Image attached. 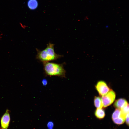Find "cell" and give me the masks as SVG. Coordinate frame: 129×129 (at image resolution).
Segmentation results:
<instances>
[{
    "label": "cell",
    "instance_id": "obj_5",
    "mask_svg": "<svg viewBox=\"0 0 129 129\" xmlns=\"http://www.w3.org/2000/svg\"><path fill=\"white\" fill-rule=\"evenodd\" d=\"M9 110L6 109L5 112L2 117L1 120V125L2 129H7L10 121Z\"/></svg>",
    "mask_w": 129,
    "mask_h": 129
},
{
    "label": "cell",
    "instance_id": "obj_14",
    "mask_svg": "<svg viewBox=\"0 0 129 129\" xmlns=\"http://www.w3.org/2000/svg\"><path fill=\"white\" fill-rule=\"evenodd\" d=\"M129 113H128L126 116V117L125 119V120L126 121V124L128 125H129Z\"/></svg>",
    "mask_w": 129,
    "mask_h": 129
},
{
    "label": "cell",
    "instance_id": "obj_10",
    "mask_svg": "<svg viewBox=\"0 0 129 129\" xmlns=\"http://www.w3.org/2000/svg\"><path fill=\"white\" fill-rule=\"evenodd\" d=\"M120 117H122L125 119V117L122 115L121 109L116 108L112 114V119H116Z\"/></svg>",
    "mask_w": 129,
    "mask_h": 129
},
{
    "label": "cell",
    "instance_id": "obj_8",
    "mask_svg": "<svg viewBox=\"0 0 129 129\" xmlns=\"http://www.w3.org/2000/svg\"><path fill=\"white\" fill-rule=\"evenodd\" d=\"M95 115L97 118L99 119H102L105 116V112L102 108H97L95 111Z\"/></svg>",
    "mask_w": 129,
    "mask_h": 129
},
{
    "label": "cell",
    "instance_id": "obj_3",
    "mask_svg": "<svg viewBox=\"0 0 129 129\" xmlns=\"http://www.w3.org/2000/svg\"><path fill=\"white\" fill-rule=\"evenodd\" d=\"M115 97V93L112 90L106 95L102 96L101 99L103 107L106 108L111 105L114 101Z\"/></svg>",
    "mask_w": 129,
    "mask_h": 129
},
{
    "label": "cell",
    "instance_id": "obj_2",
    "mask_svg": "<svg viewBox=\"0 0 129 129\" xmlns=\"http://www.w3.org/2000/svg\"><path fill=\"white\" fill-rule=\"evenodd\" d=\"M43 63L44 70L46 75L65 77L66 72L64 67V63L58 64L50 62Z\"/></svg>",
    "mask_w": 129,
    "mask_h": 129
},
{
    "label": "cell",
    "instance_id": "obj_6",
    "mask_svg": "<svg viewBox=\"0 0 129 129\" xmlns=\"http://www.w3.org/2000/svg\"><path fill=\"white\" fill-rule=\"evenodd\" d=\"M128 104V102L125 99L120 98L116 100L113 105L116 108L121 109Z\"/></svg>",
    "mask_w": 129,
    "mask_h": 129
},
{
    "label": "cell",
    "instance_id": "obj_1",
    "mask_svg": "<svg viewBox=\"0 0 129 129\" xmlns=\"http://www.w3.org/2000/svg\"><path fill=\"white\" fill-rule=\"evenodd\" d=\"M54 45L49 43L46 48L42 50L36 48V59L43 63L55 60L62 57V55L56 54L54 49Z\"/></svg>",
    "mask_w": 129,
    "mask_h": 129
},
{
    "label": "cell",
    "instance_id": "obj_12",
    "mask_svg": "<svg viewBox=\"0 0 129 129\" xmlns=\"http://www.w3.org/2000/svg\"><path fill=\"white\" fill-rule=\"evenodd\" d=\"M122 114L125 116L129 113V106L128 103L120 109Z\"/></svg>",
    "mask_w": 129,
    "mask_h": 129
},
{
    "label": "cell",
    "instance_id": "obj_15",
    "mask_svg": "<svg viewBox=\"0 0 129 129\" xmlns=\"http://www.w3.org/2000/svg\"><path fill=\"white\" fill-rule=\"evenodd\" d=\"M47 82L46 80H43L42 81L43 84L44 85H46Z\"/></svg>",
    "mask_w": 129,
    "mask_h": 129
},
{
    "label": "cell",
    "instance_id": "obj_9",
    "mask_svg": "<svg viewBox=\"0 0 129 129\" xmlns=\"http://www.w3.org/2000/svg\"><path fill=\"white\" fill-rule=\"evenodd\" d=\"M94 104L95 107L97 108H102L103 107V104L100 97L95 96L94 100Z\"/></svg>",
    "mask_w": 129,
    "mask_h": 129
},
{
    "label": "cell",
    "instance_id": "obj_4",
    "mask_svg": "<svg viewBox=\"0 0 129 129\" xmlns=\"http://www.w3.org/2000/svg\"><path fill=\"white\" fill-rule=\"evenodd\" d=\"M95 87L101 96L106 95L111 90L107 83L103 81H98Z\"/></svg>",
    "mask_w": 129,
    "mask_h": 129
},
{
    "label": "cell",
    "instance_id": "obj_13",
    "mask_svg": "<svg viewBox=\"0 0 129 129\" xmlns=\"http://www.w3.org/2000/svg\"><path fill=\"white\" fill-rule=\"evenodd\" d=\"M54 126V122L51 121L48 122L47 124V127L48 129H53Z\"/></svg>",
    "mask_w": 129,
    "mask_h": 129
},
{
    "label": "cell",
    "instance_id": "obj_7",
    "mask_svg": "<svg viewBox=\"0 0 129 129\" xmlns=\"http://www.w3.org/2000/svg\"><path fill=\"white\" fill-rule=\"evenodd\" d=\"M38 5L37 0H28L27 2V5L28 8L31 10H34L38 7Z\"/></svg>",
    "mask_w": 129,
    "mask_h": 129
},
{
    "label": "cell",
    "instance_id": "obj_16",
    "mask_svg": "<svg viewBox=\"0 0 129 129\" xmlns=\"http://www.w3.org/2000/svg\"></svg>",
    "mask_w": 129,
    "mask_h": 129
},
{
    "label": "cell",
    "instance_id": "obj_11",
    "mask_svg": "<svg viewBox=\"0 0 129 129\" xmlns=\"http://www.w3.org/2000/svg\"><path fill=\"white\" fill-rule=\"evenodd\" d=\"M116 124L120 125L123 124L125 121V118L122 117L112 120Z\"/></svg>",
    "mask_w": 129,
    "mask_h": 129
}]
</instances>
